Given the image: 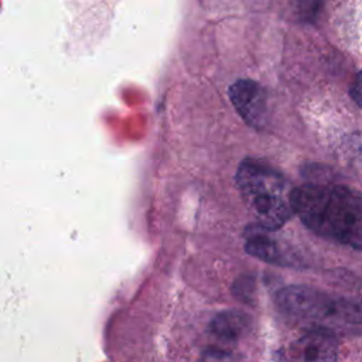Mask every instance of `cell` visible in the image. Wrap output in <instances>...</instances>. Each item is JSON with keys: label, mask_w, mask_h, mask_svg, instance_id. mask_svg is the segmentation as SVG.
<instances>
[{"label": "cell", "mask_w": 362, "mask_h": 362, "mask_svg": "<svg viewBox=\"0 0 362 362\" xmlns=\"http://www.w3.org/2000/svg\"><path fill=\"white\" fill-rule=\"evenodd\" d=\"M250 327L247 314L236 310H228L216 314L209 322V332L223 344H235L245 337Z\"/></svg>", "instance_id": "8992f818"}, {"label": "cell", "mask_w": 362, "mask_h": 362, "mask_svg": "<svg viewBox=\"0 0 362 362\" xmlns=\"http://www.w3.org/2000/svg\"><path fill=\"white\" fill-rule=\"evenodd\" d=\"M229 98L240 117L252 127L260 129L266 123V90L253 79H238L229 88Z\"/></svg>", "instance_id": "5b68a950"}, {"label": "cell", "mask_w": 362, "mask_h": 362, "mask_svg": "<svg viewBox=\"0 0 362 362\" xmlns=\"http://www.w3.org/2000/svg\"><path fill=\"white\" fill-rule=\"evenodd\" d=\"M233 293L236 297H239L243 301H249L250 296L253 293V280L250 277H245V279H239L235 283V288Z\"/></svg>", "instance_id": "9c48e42d"}, {"label": "cell", "mask_w": 362, "mask_h": 362, "mask_svg": "<svg viewBox=\"0 0 362 362\" xmlns=\"http://www.w3.org/2000/svg\"><path fill=\"white\" fill-rule=\"evenodd\" d=\"M351 95H352L354 100L362 106V71L355 78V82L351 88Z\"/></svg>", "instance_id": "30bf717a"}, {"label": "cell", "mask_w": 362, "mask_h": 362, "mask_svg": "<svg viewBox=\"0 0 362 362\" xmlns=\"http://www.w3.org/2000/svg\"><path fill=\"white\" fill-rule=\"evenodd\" d=\"M279 310L288 318L328 329L362 325V286L346 293H329L308 286H288L276 296Z\"/></svg>", "instance_id": "7a4b0ae2"}, {"label": "cell", "mask_w": 362, "mask_h": 362, "mask_svg": "<svg viewBox=\"0 0 362 362\" xmlns=\"http://www.w3.org/2000/svg\"><path fill=\"white\" fill-rule=\"evenodd\" d=\"M346 164L355 177L362 182V140L351 139L345 151Z\"/></svg>", "instance_id": "ba28073f"}, {"label": "cell", "mask_w": 362, "mask_h": 362, "mask_svg": "<svg viewBox=\"0 0 362 362\" xmlns=\"http://www.w3.org/2000/svg\"><path fill=\"white\" fill-rule=\"evenodd\" d=\"M245 249L249 255L259 257L264 262L286 264L287 256L281 252L277 242L270 236V232L262 226H250L245 233Z\"/></svg>", "instance_id": "52a82bcc"}, {"label": "cell", "mask_w": 362, "mask_h": 362, "mask_svg": "<svg viewBox=\"0 0 362 362\" xmlns=\"http://www.w3.org/2000/svg\"><path fill=\"white\" fill-rule=\"evenodd\" d=\"M338 341L322 328H311L276 352L277 362H337Z\"/></svg>", "instance_id": "277c9868"}, {"label": "cell", "mask_w": 362, "mask_h": 362, "mask_svg": "<svg viewBox=\"0 0 362 362\" xmlns=\"http://www.w3.org/2000/svg\"><path fill=\"white\" fill-rule=\"evenodd\" d=\"M236 184L257 225L266 230L279 229L294 214L293 189L269 163L252 157L245 158L236 171Z\"/></svg>", "instance_id": "3957f363"}, {"label": "cell", "mask_w": 362, "mask_h": 362, "mask_svg": "<svg viewBox=\"0 0 362 362\" xmlns=\"http://www.w3.org/2000/svg\"><path fill=\"white\" fill-rule=\"evenodd\" d=\"M291 205L314 233L362 250V192L335 184H305L293 189Z\"/></svg>", "instance_id": "6da1fadb"}]
</instances>
